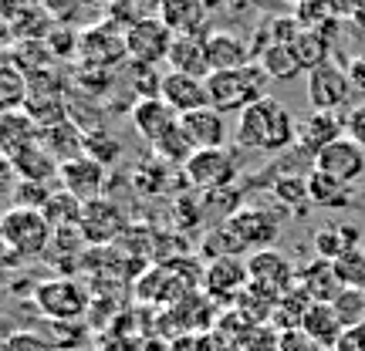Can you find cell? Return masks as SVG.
I'll list each match as a JSON object with an SVG mask.
<instances>
[{"instance_id":"cell-28","label":"cell","mask_w":365,"mask_h":351,"mask_svg":"<svg viewBox=\"0 0 365 351\" xmlns=\"http://www.w3.org/2000/svg\"><path fill=\"white\" fill-rule=\"evenodd\" d=\"M352 247H359V230H355L352 223L331 220L314 234V257H322V261L335 263L345 250H352Z\"/></svg>"},{"instance_id":"cell-29","label":"cell","mask_w":365,"mask_h":351,"mask_svg":"<svg viewBox=\"0 0 365 351\" xmlns=\"http://www.w3.org/2000/svg\"><path fill=\"white\" fill-rule=\"evenodd\" d=\"M14 169H17V179L24 182H51L58 179V159L38 142L14 156Z\"/></svg>"},{"instance_id":"cell-3","label":"cell","mask_w":365,"mask_h":351,"mask_svg":"<svg viewBox=\"0 0 365 351\" xmlns=\"http://www.w3.org/2000/svg\"><path fill=\"white\" fill-rule=\"evenodd\" d=\"M51 240L54 226L41 209L11 206L0 213V243H4V250H11L14 257H24V261L41 257V253H48Z\"/></svg>"},{"instance_id":"cell-16","label":"cell","mask_w":365,"mask_h":351,"mask_svg":"<svg viewBox=\"0 0 365 351\" xmlns=\"http://www.w3.org/2000/svg\"><path fill=\"white\" fill-rule=\"evenodd\" d=\"M180 125L186 132V139L193 142V149H223L227 145V118L223 112H217L213 105H203V108H193L180 115Z\"/></svg>"},{"instance_id":"cell-7","label":"cell","mask_w":365,"mask_h":351,"mask_svg":"<svg viewBox=\"0 0 365 351\" xmlns=\"http://www.w3.org/2000/svg\"><path fill=\"white\" fill-rule=\"evenodd\" d=\"M247 281L254 290H261V294L277 300L281 294H287L291 287L298 284V267L281 250L264 247L247 257Z\"/></svg>"},{"instance_id":"cell-27","label":"cell","mask_w":365,"mask_h":351,"mask_svg":"<svg viewBox=\"0 0 365 351\" xmlns=\"http://www.w3.org/2000/svg\"><path fill=\"white\" fill-rule=\"evenodd\" d=\"M291 14L304 31H331V27L341 21L345 14V4L341 0H294L291 4Z\"/></svg>"},{"instance_id":"cell-40","label":"cell","mask_w":365,"mask_h":351,"mask_svg":"<svg viewBox=\"0 0 365 351\" xmlns=\"http://www.w3.org/2000/svg\"><path fill=\"white\" fill-rule=\"evenodd\" d=\"M85 156L98 159L102 166H108V162H115L122 156V142L112 139V135H105L102 129H88L85 132Z\"/></svg>"},{"instance_id":"cell-52","label":"cell","mask_w":365,"mask_h":351,"mask_svg":"<svg viewBox=\"0 0 365 351\" xmlns=\"http://www.w3.org/2000/svg\"><path fill=\"white\" fill-rule=\"evenodd\" d=\"M129 4H132V7H143L145 14H156L163 0H129Z\"/></svg>"},{"instance_id":"cell-25","label":"cell","mask_w":365,"mask_h":351,"mask_svg":"<svg viewBox=\"0 0 365 351\" xmlns=\"http://www.w3.org/2000/svg\"><path fill=\"white\" fill-rule=\"evenodd\" d=\"M41 145H44V149L58 159V166H61L68 159L85 156V132H81L71 118H61V122L41 129Z\"/></svg>"},{"instance_id":"cell-55","label":"cell","mask_w":365,"mask_h":351,"mask_svg":"<svg viewBox=\"0 0 365 351\" xmlns=\"http://www.w3.org/2000/svg\"><path fill=\"white\" fill-rule=\"evenodd\" d=\"M291 4H294V0H291Z\"/></svg>"},{"instance_id":"cell-22","label":"cell","mask_w":365,"mask_h":351,"mask_svg":"<svg viewBox=\"0 0 365 351\" xmlns=\"http://www.w3.org/2000/svg\"><path fill=\"white\" fill-rule=\"evenodd\" d=\"M156 17L173 31V38H180V34H200L203 38V27L210 21L207 7L200 0H163Z\"/></svg>"},{"instance_id":"cell-37","label":"cell","mask_w":365,"mask_h":351,"mask_svg":"<svg viewBox=\"0 0 365 351\" xmlns=\"http://www.w3.org/2000/svg\"><path fill=\"white\" fill-rule=\"evenodd\" d=\"M244 240L230 230V223L223 220L220 226H213L207 236H203V257L210 261H220V257H240L244 253Z\"/></svg>"},{"instance_id":"cell-6","label":"cell","mask_w":365,"mask_h":351,"mask_svg":"<svg viewBox=\"0 0 365 351\" xmlns=\"http://www.w3.org/2000/svg\"><path fill=\"white\" fill-rule=\"evenodd\" d=\"M173 44V31L156 14H143V17H132L125 24V58L132 65L143 68H156L159 61H166Z\"/></svg>"},{"instance_id":"cell-54","label":"cell","mask_w":365,"mask_h":351,"mask_svg":"<svg viewBox=\"0 0 365 351\" xmlns=\"http://www.w3.org/2000/svg\"><path fill=\"white\" fill-rule=\"evenodd\" d=\"M341 4H349V0H341Z\"/></svg>"},{"instance_id":"cell-53","label":"cell","mask_w":365,"mask_h":351,"mask_svg":"<svg viewBox=\"0 0 365 351\" xmlns=\"http://www.w3.org/2000/svg\"><path fill=\"white\" fill-rule=\"evenodd\" d=\"M4 290H7V273L0 271V298H4Z\"/></svg>"},{"instance_id":"cell-31","label":"cell","mask_w":365,"mask_h":351,"mask_svg":"<svg viewBox=\"0 0 365 351\" xmlns=\"http://www.w3.org/2000/svg\"><path fill=\"white\" fill-rule=\"evenodd\" d=\"M267 193L274 196V203L284 209V213H304V209L312 206V196H308V176L301 179L294 172H284V176H277L271 182V189Z\"/></svg>"},{"instance_id":"cell-32","label":"cell","mask_w":365,"mask_h":351,"mask_svg":"<svg viewBox=\"0 0 365 351\" xmlns=\"http://www.w3.org/2000/svg\"><path fill=\"white\" fill-rule=\"evenodd\" d=\"M294 58H298L301 71H314V68H322L331 61V41H328L325 31H304L301 27V34L294 38Z\"/></svg>"},{"instance_id":"cell-15","label":"cell","mask_w":365,"mask_h":351,"mask_svg":"<svg viewBox=\"0 0 365 351\" xmlns=\"http://www.w3.org/2000/svg\"><path fill=\"white\" fill-rule=\"evenodd\" d=\"M247 261L240 257H220V261H210L207 273H203V287L213 300L223 304H234L240 298V290H247Z\"/></svg>"},{"instance_id":"cell-19","label":"cell","mask_w":365,"mask_h":351,"mask_svg":"<svg viewBox=\"0 0 365 351\" xmlns=\"http://www.w3.org/2000/svg\"><path fill=\"white\" fill-rule=\"evenodd\" d=\"M176 122H180V112H173L159 95L156 98H139V102L132 105V125H135V132H139L149 145H156Z\"/></svg>"},{"instance_id":"cell-45","label":"cell","mask_w":365,"mask_h":351,"mask_svg":"<svg viewBox=\"0 0 365 351\" xmlns=\"http://www.w3.org/2000/svg\"><path fill=\"white\" fill-rule=\"evenodd\" d=\"M277 351H325L314 338H308L301 328H287L281 331V348Z\"/></svg>"},{"instance_id":"cell-9","label":"cell","mask_w":365,"mask_h":351,"mask_svg":"<svg viewBox=\"0 0 365 351\" xmlns=\"http://www.w3.org/2000/svg\"><path fill=\"white\" fill-rule=\"evenodd\" d=\"M312 169L325 172V176L345 182V186H352L355 179L365 176V145H359L352 135H341V139H335V142L325 145L314 156Z\"/></svg>"},{"instance_id":"cell-41","label":"cell","mask_w":365,"mask_h":351,"mask_svg":"<svg viewBox=\"0 0 365 351\" xmlns=\"http://www.w3.org/2000/svg\"><path fill=\"white\" fill-rule=\"evenodd\" d=\"M281 348V328L274 325H254L250 335L244 338L240 351H277Z\"/></svg>"},{"instance_id":"cell-46","label":"cell","mask_w":365,"mask_h":351,"mask_svg":"<svg viewBox=\"0 0 365 351\" xmlns=\"http://www.w3.org/2000/svg\"><path fill=\"white\" fill-rule=\"evenodd\" d=\"M17 169H14V159L0 152V196H14L17 189Z\"/></svg>"},{"instance_id":"cell-44","label":"cell","mask_w":365,"mask_h":351,"mask_svg":"<svg viewBox=\"0 0 365 351\" xmlns=\"http://www.w3.org/2000/svg\"><path fill=\"white\" fill-rule=\"evenodd\" d=\"M81 7H85V0H41V11L58 24H71Z\"/></svg>"},{"instance_id":"cell-35","label":"cell","mask_w":365,"mask_h":351,"mask_svg":"<svg viewBox=\"0 0 365 351\" xmlns=\"http://www.w3.org/2000/svg\"><path fill=\"white\" fill-rule=\"evenodd\" d=\"M27 102V75L14 68L11 58H0V112L24 108Z\"/></svg>"},{"instance_id":"cell-47","label":"cell","mask_w":365,"mask_h":351,"mask_svg":"<svg viewBox=\"0 0 365 351\" xmlns=\"http://www.w3.org/2000/svg\"><path fill=\"white\" fill-rule=\"evenodd\" d=\"M345 135H352L359 145H365V105L362 108H352L345 115Z\"/></svg>"},{"instance_id":"cell-10","label":"cell","mask_w":365,"mask_h":351,"mask_svg":"<svg viewBox=\"0 0 365 351\" xmlns=\"http://www.w3.org/2000/svg\"><path fill=\"white\" fill-rule=\"evenodd\" d=\"M118 24H95L78 34V54L85 68H112L125 58V31H115Z\"/></svg>"},{"instance_id":"cell-4","label":"cell","mask_w":365,"mask_h":351,"mask_svg":"<svg viewBox=\"0 0 365 351\" xmlns=\"http://www.w3.org/2000/svg\"><path fill=\"white\" fill-rule=\"evenodd\" d=\"M88 290L71 281V277H51V281H41L34 287V308H38L51 325H75L88 314Z\"/></svg>"},{"instance_id":"cell-49","label":"cell","mask_w":365,"mask_h":351,"mask_svg":"<svg viewBox=\"0 0 365 351\" xmlns=\"http://www.w3.org/2000/svg\"><path fill=\"white\" fill-rule=\"evenodd\" d=\"M349 78H352V91L365 95V58H355L349 65Z\"/></svg>"},{"instance_id":"cell-33","label":"cell","mask_w":365,"mask_h":351,"mask_svg":"<svg viewBox=\"0 0 365 351\" xmlns=\"http://www.w3.org/2000/svg\"><path fill=\"white\" fill-rule=\"evenodd\" d=\"M81 209H85V203H81L78 196H71L68 189H58V193L48 196V203H44L41 213L48 216V223H51L54 230H71V226H78Z\"/></svg>"},{"instance_id":"cell-14","label":"cell","mask_w":365,"mask_h":351,"mask_svg":"<svg viewBox=\"0 0 365 351\" xmlns=\"http://www.w3.org/2000/svg\"><path fill=\"white\" fill-rule=\"evenodd\" d=\"M341 135H345V118H341L339 112H314L312 108V112L298 122L294 145L314 162V156H318L325 145L335 142V139H341Z\"/></svg>"},{"instance_id":"cell-42","label":"cell","mask_w":365,"mask_h":351,"mask_svg":"<svg viewBox=\"0 0 365 351\" xmlns=\"http://www.w3.org/2000/svg\"><path fill=\"white\" fill-rule=\"evenodd\" d=\"M54 189H48V182H17V189H14V206H31V209H44L48 203V196Z\"/></svg>"},{"instance_id":"cell-30","label":"cell","mask_w":365,"mask_h":351,"mask_svg":"<svg viewBox=\"0 0 365 351\" xmlns=\"http://www.w3.org/2000/svg\"><path fill=\"white\" fill-rule=\"evenodd\" d=\"M308 196H312V206H322V209H345L352 203V189L345 182L331 179V176H325L318 169L308 172Z\"/></svg>"},{"instance_id":"cell-17","label":"cell","mask_w":365,"mask_h":351,"mask_svg":"<svg viewBox=\"0 0 365 351\" xmlns=\"http://www.w3.org/2000/svg\"><path fill=\"white\" fill-rule=\"evenodd\" d=\"M159 98L170 105L173 112H193V108H203L210 105L207 95V78H193V75H180V71H166L163 81H159Z\"/></svg>"},{"instance_id":"cell-11","label":"cell","mask_w":365,"mask_h":351,"mask_svg":"<svg viewBox=\"0 0 365 351\" xmlns=\"http://www.w3.org/2000/svg\"><path fill=\"white\" fill-rule=\"evenodd\" d=\"M78 230H81V240H88V243H112L125 230V213L112 199H105V196L88 199L85 209H81Z\"/></svg>"},{"instance_id":"cell-1","label":"cell","mask_w":365,"mask_h":351,"mask_svg":"<svg viewBox=\"0 0 365 351\" xmlns=\"http://www.w3.org/2000/svg\"><path fill=\"white\" fill-rule=\"evenodd\" d=\"M298 135V122L291 118V112L284 108V102L277 98H261V102L247 105L234 125V139L240 149L247 152H284L287 145H294Z\"/></svg>"},{"instance_id":"cell-12","label":"cell","mask_w":365,"mask_h":351,"mask_svg":"<svg viewBox=\"0 0 365 351\" xmlns=\"http://www.w3.org/2000/svg\"><path fill=\"white\" fill-rule=\"evenodd\" d=\"M105 179H108V172L98 159L91 156H78V159H68L58 166V182H61V189H68L71 196H78L81 203H88V199H98L105 189Z\"/></svg>"},{"instance_id":"cell-43","label":"cell","mask_w":365,"mask_h":351,"mask_svg":"<svg viewBox=\"0 0 365 351\" xmlns=\"http://www.w3.org/2000/svg\"><path fill=\"white\" fill-rule=\"evenodd\" d=\"M4 351H58V345L48 341L44 335H34V331H14L4 341Z\"/></svg>"},{"instance_id":"cell-5","label":"cell","mask_w":365,"mask_h":351,"mask_svg":"<svg viewBox=\"0 0 365 351\" xmlns=\"http://www.w3.org/2000/svg\"><path fill=\"white\" fill-rule=\"evenodd\" d=\"M237 176H240V162L227 145L223 149H200L182 166V179L190 182L196 193H223V189L234 186Z\"/></svg>"},{"instance_id":"cell-24","label":"cell","mask_w":365,"mask_h":351,"mask_svg":"<svg viewBox=\"0 0 365 351\" xmlns=\"http://www.w3.org/2000/svg\"><path fill=\"white\" fill-rule=\"evenodd\" d=\"M298 287L312 300H325V304H331V300L339 298L341 281H339V273H335V267H331V261L314 257V261H308V263H301L298 267Z\"/></svg>"},{"instance_id":"cell-34","label":"cell","mask_w":365,"mask_h":351,"mask_svg":"<svg viewBox=\"0 0 365 351\" xmlns=\"http://www.w3.org/2000/svg\"><path fill=\"white\" fill-rule=\"evenodd\" d=\"M257 65L264 68V75L271 81H294L301 75V65H298V58H294L291 44H277V48L261 51L257 54Z\"/></svg>"},{"instance_id":"cell-38","label":"cell","mask_w":365,"mask_h":351,"mask_svg":"<svg viewBox=\"0 0 365 351\" xmlns=\"http://www.w3.org/2000/svg\"><path fill=\"white\" fill-rule=\"evenodd\" d=\"M331 308H335V314H339V321L345 331L355 325H362L365 321V290H359V287H341L339 298L331 300Z\"/></svg>"},{"instance_id":"cell-48","label":"cell","mask_w":365,"mask_h":351,"mask_svg":"<svg viewBox=\"0 0 365 351\" xmlns=\"http://www.w3.org/2000/svg\"><path fill=\"white\" fill-rule=\"evenodd\" d=\"M335 351H365V321L362 325H355V328H349V331L341 335V341H339V348Z\"/></svg>"},{"instance_id":"cell-13","label":"cell","mask_w":365,"mask_h":351,"mask_svg":"<svg viewBox=\"0 0 365 351\" xmlns=\"http://www.w3.org/2000/svg\"><path fill=\"white\" fill-rule=\"evenodd\" d=\"M227 223H230V230L244 240V247H254V250L271 247L274 240H277V234H281L277 216L264 206H237L234 213L227 216Z\"/></svg>"},{"instance_id":"cell-51","label":"cell","mask_w":365,"mask_h":351,"mask_svg":"<svg viewBox=\"0 0 365 351\" xmlns=\"http://www.w3.org/2000/svg\"><path fill=\"white\" fill-rule=\"evenodd\" d=\"M203 7H207V14L213 17V14H220V11H227L230 7V0H200Z\"/></svg>"},{"instance_id":"cell-36","label":"cell","mask_w":365,"mask_h":351,"mask_svg":"<svg viewBox=\"0 0 365 351\" xmlns=\"http://www.w3.org/2000/svg\"><path fill=\"white\" fill-rule=\"evenodd\" d=\"M153 152H156V159H163V162H170V166H176V169H182L186 162H190V156H193L196 149L193 142L186 139V132H182V125L176 122L163 139H159L156 145H153Z\"/></svg>"},{"instance_id":"cell-39","label":"cell","mask_w":365,"mask_h":351,"mask_svg":"<svg viewBox=\"0 0 365 351\" xmlns=\"http://www.w3.org/2000/svg\"><path fill=\"white\" fill-rule=\"evenodd\" d=\"M331 267H335V273H339L341 287H359V290H365V250L362 247L345 250Z\"/></svg>"},{"instance_id":"cell-20","label":"cell","mask_w":365,"mask_h":351,"mask_svg":"<svg viewBox=\"0 0 365 351\" xmlns=\"http://www.w3.org/2000/svg\"><path fill=\"white\" fill-rule=\"evenodd\" d=\"M41 142V125L27 115L24 108H7L0 112V152L4 156H17L27 145Z\"/></svg>"},{"instance_id":"cell-21","label":"cell","mask_w":365,"mask_h":351,"mask_svg":"<svg viewBox=\"0 0 365 351\" xmlns=\"http://www.w3.org/2000/svg\"><path fill=\"white\" fill-rule=\"evenodd\" d=\"M203 38H207V34H203ZM203 38H200V34H180V38H173L170 54H166L170 71L193 75V78H207L210 58H207V41Z\"/></svg>"},{"instance_id":"cell-50","label":"cell","mask_w":365,"mask_h":351,"mask_svg":"<svg viewBox=\"0 0 365 351\" xmlns=\"http://www.w3.org/2000/svg\"><path fill=\"white\" fill-rule=\"evenodd\" d=\"M254 7H261L264 14H274V7L281 14H291V0H250Z\"/></svg>"},{"instance_id":"cell-18","label":"cell","mask_w":365,"mask_h":351,"mask_svg":"<svg viewBox=\"0 0 365 351\" xmlns=\"http://www.w3.org/2000/svg\"><path fill=\"white\" fill-rule=\"evenodd\" d=\"M203 41H207L210 71H234V68H244L254 61L250 38H240L234 31H210Z\"/></svg>"},{"instance_id":"cell-26","label":"cell","mask_w":365,"mask_h":351,"mask_svg":"<svg viewBox=\"0 0 365 351\" xmlns=\"http://www.w3.org/2000/svg\"><path fill=\"white\" fill-rule=\"evenodd\" d=\"M301 34V24L294 21V14H264L261 27H254L250 34V48H254V61L257 54L277 44H294V38Z\"/></svg>"},{"instance_id":"cell-2","label":"cell","mask_w":365,"mask_h":351,"mask_svg":"<svg viewBox=\"0 0 365 351\" xmlns=\"http://www.w3.org/2000/svg\"><path fill=\"white\" fill-rule=\"evenodd\" d=\"M267 75L257 61H250L244 68H234V71H210L207 75V95L210 105L217 112H244L247 105L267 98Z\"/></svg>"},{"instance_id":"cell-8","label":"cell","mask_w":365,"mask_h":351,"mask_svg":"<svg viewBox=\"0 0 365 351\" xmlns=\"http://www.w3.org/2000/svg\"><path fill=\"white\" fill-rule=\"evenodd\" d=\"M352 98V78H349V68L328 65L308 71V102L314 112H339L341 105H349Z\"/></svg>"},{"instance_id":"cell-23","label":"cell","mask_w":365,"mask_h":351,"mask_svg":"<svg viewBox=\"0 0 365 351\" xmlns=\"http://www.w3.org/2000/svg\"><path fill=\"white\" fill-rule=\"evenodd\" d=\"M301 331H304L308 338L318 341L325 351L339 348L341 335H345V328H341L335 308H331V304H325V300H312V308H308V311H304V318H301Z\"/></svg>"}]
</instances>
